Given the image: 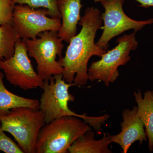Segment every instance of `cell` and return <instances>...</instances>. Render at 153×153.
<instances>
[{
    "mask_svg": "<svg viewBox=\"0 0 153 153\" xmlns=\"http://www.w3.org/2000/svg\"><path fill=\"white\" fill-rule=\"evenodd\" d=\"M100 12L94 7L86 9L79 25L80 32L71 38L64 57L57 60L63 68V79L76 86L86 85L88 80V63L91 57H101L106 50L97 46L94 42L96 34L102 25Z\"/></svg>",
    "mask_w": 153,
    "mask_h": 153,
    "instance_id": "obj_1",
    "label": "cell"
},
{
    "mask_svg": "<svg viewBox=\"0 0 153 153\" xmlns=\"http://www.w3.org/2000/svg\"><path fill=\"white\" fill-rule=\"evenodd\" d=\"M82 119L73 116L58 118L41 129L36 143V153H66L74 141L91 130Z\"/></svg>",
    "mask_w": 153,
    "mask_h": 153,
    "instance_id": "obj_2",
    "label": "cell"
},
{
    "mask_svg": "<svg viewBox=\"0 0 153 153\" xmlns=\"http://www.w3.org/2000/svg\"><path fill=\"white\" fill-rule=\"evenodd\" d=\"M2 128L10 134L25 153H36V143L41 129L46 124L40 109L21 107L11 110L0 117Z\"/></svg>",
    "mask_w": 153,
    "mask_h": 153,
    "instance_id": "obj_3",
    "label": "cell"
},
{
    "mask_svg": "<svg viewBox=\"0 0 153 153\" xmlns=\"http://www.w3.org/2000/svg\"><path fill=\"white\" fill-rule=\"evenodd\" d=\"M22 41L27 47L29 57L36 60L37 72L43 80H49L54 75L63 74V68L56 60L57 56L62 57L64 48L58 32L45 31L35 40L23 38Z\"/></svg>",
    "mask_w": 153,
    "mask_h": 153,
    "instance_id": "obj_4",
    "label": "cell"
},
{
    "mask_svg": "<svg viewBox=\"0 0 153 153\" xmlns=\"http://www.w3.org/2000/svg\"><path fill=\"white\" fill-rule=\"evenodd\" d=\"M136 33L125 34L118 38L116 47L102 55L100 60L91 63L88 70V80L103 81L106 86L115 81L119 75L118 68L130 60L131 52L137 47Z\"/></svg>",
    "mask_w": 153,
    "mask_h": 153,
    "instance_id": "obj_5",
    "label": "cell"
},
{
    "mask_svg": "<svg viewBox=\"0 0 153 153\" xmlns=\"http://www.w3.org/2000/svg\"><path fill=\"white\" fill-rule=\"evenodd\" d=\"M76 86L74 83H67L63 79V74L52 76L49 80H44L43 92L39 101V109L44 113L46 124L66 116H73L82 119L84 114L72 111L68 106L69 102L74 100V97L69 93V88Z\"/></svg>",
    "mask_w": 153,
    "mask_h": 153,
    "instance_id": "obj_6",
    "label": "cell"
},
{
    "mask_svg": "<svg viewBox=\"0 0 153 153\" xmlns=\"http://www.w3.org/2000/svg\"><path fill=\"white\" fill-rule=\"evenodd\" d=\"M125 1L94 0L95 3H100L105 10L104 13L100 15L104 25L100 29L103 30V32L96 43L101 49L107 50L111 40L126 31L134 30L137 33L146 25L153 24V18L138 21L128 16L123 9Z\"/></svg>",
    "mask_w": 153,
    "mask_h": 153,
    "instance_id": "obj_7",
    "label": "cell"
},
{
    "mask_svg": "<svg viewBox=\"0 0 153 153\" xmlns=\"http://www.w3.org/2000/svg\"><path fill=\"white\" fill-rule=\"evenodd\" d=\"M0 69L6 79L15 87L25 91L42 88L44 80L34 70L27 49L22 38L16 42L14 55L0 61Z\"/></svg>",
    "mask_w": 153,
    "mask_h": 153,
    "instance_id": "obj_8",
    "label": "cell"
},
{
    "mask_svg": "<svg viewBox=\"0 0 153 153\" xmlns=\"http://www.w3.org/2000/svg\"><path fill=\"white\" fill-rule=\"evenodd\" d=\"M47 9L34 8L27 5L16 4L13 12L12 26L20 38L35 40L47 31L58 32L61 19L49 17Z\"/></svg>",
    "mask_w": 153,
    "mask_h": 153,
    "instance_id": "obj_9",
    "label": "cell"
},
{
    "mask_svg": "<svg viewBox=\"0 0 153 153\" xmlns=\"http://www.w3.org/2000/svg\"><path fill=\"white\" fill-rule=\"evenodd\" d=\"M122 115L123 121L120 123L121 131L110 137L112 142L120 146L122 152L127 153L134 143L138 141L141 145L147 140V137L143 123L138 115L137 106H134L132 110H123Z\"/></svg>",
    "mask_w": 153,
    "mask_h": 153,
    "instance_id": "obj_10",
    "label": "cell"
},
{
    "mask_svg": "<svg viewBox=\"0 0 153 153\" xmlns=\"http://www.w3.org/2000/svg\"><path fill=\"white\" fill-rule=\"evenodd\" d=\"M82 0H57V7L61 16V25L58 36L63 41L69 43L76 36L77 25L81 19L80 12Z\"/></svg>",
    "mask_w": 153,
    "mask_h": 153,
    "instance_id": "obj_11",
    "label": "cell"
},
{
    "mask_svg": "<svg viewBox=\"0 0 153 153\" xmlns=\"http://www.w3.org/2000/svg\"><path fill=\"white\" fill-rule=\"evenodd\" d=\"M112 142L109 134L104 133L101 140H94V134L91 130L76 139L68 148L70 153H111L108 146Z\"/></svg>",
    "mask_w": 153,
    "mask_h": 153,
    "instance_id": "obj_12",
    "label": "cell"
},
{
    "mask_svg": "<svg viewBox=\"0 0 153 153\" xmlns=\"http://www.w3.org/2000/svg\"><path fill=\"white\" fill-rule=\"evenodd\" d=\"M4 74L0 71V117L8 114L11 109L25 107L39 109V101L36 99L26 98L12 93L4 84Z\"/></svg>",
    "mask_w": 153,
    "mask_h": 153,
    "instance_id": "obj_13",
    "label": "cell"
},
{
    "mask_svg": "<svg viewBox=\"0 0 153 153\" xmlns=\"http://www.w3.org/2000/svg\"><path fill=\"white\" fill-rule=\"evenodd\" d=\"M134 96L137 104L138 115L143 123L147 137L149 139V149L153 150V90L148 91L144 94L140 90L134 91Z\"/></svg>",
    "mask_w": 153,
    "mask_h": 153,
    "instance_id": "obj_14",
    "label": "cell"
},
{
    "mask_svg": "<svg viewBox=\"0 0 153 153\" xmlns=\"http://www.w3.org/2000/svg\"><path fill=\"white\" fill-rule=\"evenodd\" d=\"M20 38L12 24L0 25V61L14 55L16 42Z\"/></svg>",
    "mask_w": 153,
    "mask_h": 153,
    "instance_id": "obj_15",
    "label": "cell"
},
{
    "mask_svg": "<svg viewBox=\"0 0 153 153\" xmlns=\"http://www.w3.org/2000/svg\"><path fill=\"white\" fill-rule=\"evenodd\" d=\"M57 0H13L14 4L27 5L34 8H45L49 10V16L61 19L57 7Z\"/></svg>",
    "mask_w": 153,
    "mask_h": 153,
    "instance_id": "obj_16",
    "label": "cell"
},
{
    "mask_svg": "<svg viewBox=\"0 0 153 153\" xmlns=\"http://www.w3.org/2000/svg\"><path fill=\"white\" fill-rule=\"evenodd\" d=\"M2 128L0 121V152L5 153H23L19 145L8 137Z\"/></svg>",
    "mask_w": 153,
    "mask_h": 153,
    "instance_id": "obj_17",
    "label": "cell"
},
{
    "mask_svg": "<svg viewBox=\"0 0 153 153\" xmlns=\"http://www.w3.org/2000/svg\"><path fill=\"white\" fill-rule=\"evenodd\" d=\"M15 6L13 0H0V25H12Z\"/></svg>",
    "mask_w": 153,
    "mask_h": 153,
    "instance_id": "obj_18",
    "label": "cell"
},
{
    "mask_svg": "<svg viewBox=\"0 0 153 153\" xmlns=\"http://www.w3.org/2000/svg\"><path fill=\"white\" fill-rule=\"evenodd\" d=\"M140 4V7L149 8L153 7V0H136Z\"/></svg>",
    "mask_w": 153,
    "mask_h": 153,
    "instance_id": "obj_19",
    "label": "cell"
}]
</instances>
